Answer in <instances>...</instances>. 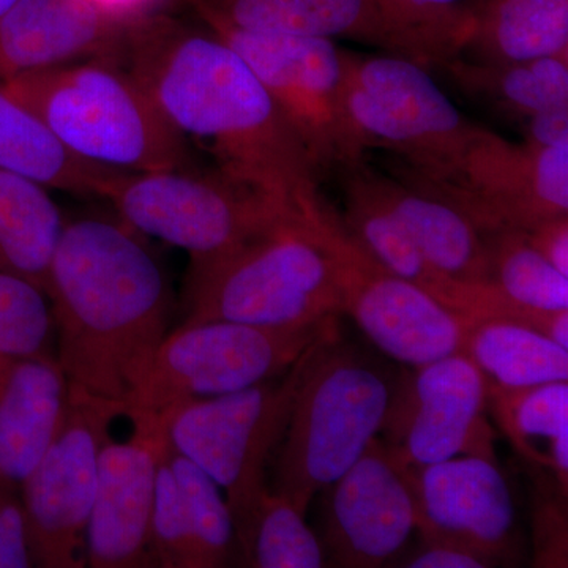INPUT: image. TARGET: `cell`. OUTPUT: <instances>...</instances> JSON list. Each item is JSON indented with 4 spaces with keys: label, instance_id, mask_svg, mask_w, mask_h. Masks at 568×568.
I'll use <instances>...</instances> for the list:
<instances>
[{
    "label": "cell",
    "instance_id": "1",
    "mask_svg": "<svg viewBox=\"0 0 568 568\" xmlns=\"http://www.w3.org/2000/svg\"><path fill=\"white\" fill-rule=\"evenodd\" d=\"M200 21V20H197ZM121 65L213 170L291 212L320 194V174L248 62L200 21L168 10L132 18Z\"/></svg>",
    "mask_w": 568,
    "mask_h": 568
},
{
    "label": "cell",
    "instance_id": "2",
    "mask_svg": "<svg viewBox=\"0 0 568 568\" xmlns=\"http://www.w3.org/2000/svg\"><path fill=\"white\" fill-rule=\"evenodd\" d=\"M54 357L71 392L125 406L170 334L162 263L122 219L63 223L47 291Z\"/></svg>",
    "mask_w": 568,
    "mask_h": 568
},
{
    "label": "cell",
    "instance_id": "3",
    "mask_svg": "<svg viewBox=\"0 0 568 568\" xmlns=\"http://www.w3.org/2000/svg\"><path fill=\"white\" fill-rule=\"evenodd\" d=\"M0 85L85 162L122 173L196 168L192 145L119 62H74Z\"/></svg>",
    "mask_w": 568,
    "mask_h": 568
},
{
    "label": "cell",
    "instance_id": "4",
    "mask_svg": "<svg viewBox=\"0 0 568 568\" xmlns=\"http://www.w3.org/2000/svg\"><path fill=\"white\" fill-rule=\"evenodd\" d=\"M183 324L298 327L343 313L338 256L308 213L287 216L204 274L186 278Z\"/></svg>",
    "mask_w": 568,
    "mask_h": 568
},
{
    "label": "cell",
    "instance_id": "5",
    "mask_svg": "<svg viewBox=\"0 0 568 568\" xmlns=\"http://www.w3.org/2000/svg\"><path fill=\"white\" fill-rule=\"evenodd\" d=\"M395 392L384 373L328 336L313 351L274 455L272 491L306 515L386 425Z\"/></svg>",
    "mask_w": 568,
    "mask_h": 568
},
{
    "label": "cell",
    "instance_id": "6",
    "mask_svg": "<svg viewBox=\"0 0 568 568\" xmlns=\"http://www.w3.org/2000/svg\"><path fill=\"white\" fill-rule=\"evenodd\" d=\"M102 200L138 233L178 246L190 257L186 278L204 274L242 246L297 215L216 170L115 173Z\"/></svg>",
    "mask_w": 568,
    "mask_h": 568
},
{
    "label": "cell",
    "instance_id": "7",
    "mask_svg": "<svg viewBox=\"0 0 568 568\" xmlns=\"http://www.w3.org/2000/svg\"><path fill=\"white\" fill-rule=\"evenodd\" d=\"M347 115L365 152L381 149L428 178H457L484 126L458 110L432 69L406 55L343 50Z\"/></svg>",
    "mask_w": 568,
    "mask_h": 568
},
{
    "label": "cell",
    "instance_id": "8",
    "mask_svg": "<svg viewBox=\"0 0 568 568\" xmlns=\"http://www.w3.org/2000/svg\"><path fill=\"white\" fill-rule=\"evenodd\" d=\"M335 334L317 339L282 376L234 394L179 403L156 416L168 443L222 489L235 541L268 489V463L282 443L306 364L316 346Z\"/></svg>",
    "mask_w": 568,
    "mask_h": 568
},
{
    "label": "cell",
    "instance_id": "9",
    "mask_svg": "<svg viewBox=\"0 0 568 568\" xmlns=\"http://www.w3.org/2000/svg\"><path fill=\"white\" fill-rule=\"evenodd\" d=\"M336 316L298 327L201 321L170 332L148 375L126 403L130 414L160 416L179 403L234 394L284 375Z\"/></svg>",
    "mask_w": 568,
    "mask_h": 568
},
{
    "label": "cell",
    "instance_id": "10",
    "mask_svg": "<svg viewBox=\"0 0 568 568\" xmlns=\"http://www.w3.org/2000/svg\"><path fill=\"white\" fill-rule=\"evenodd\" d=\"M305 207L338 256L343 313L353 317L369 342L413 368L463 353L467 334L480 317L455 312L386 271L351 237L323 194Z\"/></svg>",
    "mask_w": 568,
    "mask_h": 568
},
{
    "label": "cell",
    "instance_id": "11",
    "mask_svg": "<svg viewBox=\"0 0 568 568\" xmlns=\"http://www.w3.org/2000/svg\"><path fill=\"white\" fill-rule=\"evenodd\" d=\"M211 29L263 81L304 142L321 181L365 160L347 115L343 48L336 41Z\"/></svg>",
    "mask_w": 568,
    "mask_h": 568
},
{
    "label": "cell",
    "instance_id": "12",
    "mask_svg": "<svg viewBox=\"0 0 568 568\" xmlns=\"http://www.w3.org/2000/svg\"><path fill=\"white\" fill-rule=\"evenodd\" d=\"M125 406L70 390L62 424L21 484L33 567L82 568L100 452Z\"/></svg>",
    "mask_w": 568,
    "mask_h": 568
},
{
    "label": "cell",
    "instance_id": "13",
    "mask_svg": "<svg viewBox=\"0 0 568 568\" xmlns=\"http://www.w3.org/2000/svg\"><path fill=\"white\" fill-rule=\"evenodd\" d=\"M399 181L454 205L484 235L528 231L568 213V144L511 142L484 129L457 178H428L403 168Z\"/></svg>",
    "mask_w": 568,
    "mask_h": 568
},
{
    "label": "cell",
    "instance_id": "14",
    "mask_svg": "<svg viewBox=\"0 0 568 568\" xmlns=\"http://www.w3.org/2000/svg\"><path fill=\"white\" fill-rule=\"evenodd\" d=\"M488 386L459 353L420 368L392 399L383 432L405 466H425L462 455L496 462Z\"/></svg>",
    "mask_w": 568,
    "mask_h": 568
},
{
    "label": "cell",
    "instance_id": "15",
    "mask_svg": "<svg viewBox=\"0 0 568 568\" xmlns=\"http://www.w3.org/2000/svg\"><path fill=\"white\" fill-rule=\"evenodd\" d=\"M327 489L325 545L335 566L383 567L417 529L406 466L377 437Z\"/></svg>",
    "mask_w": 568,
    "mask_h": 568
},
{
    "label": "cell",
    "instance_id": "16",
    "mask_svg": "<svg viewBox=\"0 0 568 568\" xmlns=\"http://www.w3.org/2000/svg\"><path fill=\"white\" fill-rule=\"evenodd\" d=\"M132 436L104 443L95 499L85 530V562L93 568H149L151 515L164 432L149 414H130Z\"/></svg>",
    "mask_w": 568,
    "mask_h": 568
},
{
    "label": "cell",
    "instance_id": "17",
    "mask_svg": "<svg viewBox=\"0 0 568 568\" xmlns=\"http://www.w3.org/2000/svg\"><path fill=\"white\" fill-rule=\"evenodd\" d=\"M406 469L425 544L454 545L491 566L511 551L514 497L496 462L462 455Z\"/></svg>",
    "mask_w": 568,
    "mask_h": 568
},
{
    "label": "cell",
    "instance_id": "18",
    "mask_svg": "<svg viewBox=\"0 0 568 568\" xmlns=\"http://www.w3.org/2000/svg\"><path fill=\"white\" fill-rule=\"evenodd\" d=\"M336 174L345 200V212L339 215L343 226L386 271L416 284L455 312L474 317H508L538 327L544 312L519 308L493 284L459 282L429 263L388 207L379 185V170L362 160Z\"/></svg>",
    "mask_w": 568,
    "mask_h": 568
},
{
    "label": "cell",
    "instance_id": "19",
    "mask_svg": "<svg viewBox=\"0 0 568 568\" xmlns=\"http://www.w3.org/2000/svg\"><path fill=\"white\" fill-rule=\"evenodd\" d=\"M129 22L95 0H17L0 17V84L92 59L119 62Z\"/></svg>",
    "mask_w": 568,
    "mask_h": 568
},
{
    "label": "cell",
    "instance_id": "20",
    "mask_svg": "<svg viewBox=\"0 0 568 568\" xmlns=\"http://www.w3.org/2000/svg\"><path fill=\"white\" fill-rule=\"evenodd\" d=\"M209 28L351 40L414 59L376 0H182Z\"/></svg>",
    "mask_w": 568,
    "mask_h": 568
},
{
    "label": "cell",
    "instance_id": "21",
    "mask_svg": "<svg viewBox=\"0 0 568 568\" xmlns=\"http://www.w3.org/2000/svg\"><path fill=\"white\" fill-rule=\"evenodd\" d=\"M70 387L54 355H0V481L21 488L54 439Z\"/></svg>",
    "mask_w": 568,
    "mask_h": 568
},
{
    "label": "cell",
    "instance_id": "22",
    "mask_svg": "<svg viewBox=\"0 0 568 568\" xmlns=\"http://www.w3.org/2000/svg\"><path fill=\"white\" fill-rule=\"evenodd\" d=\"M437 70L470 102L518 129L541 112L568 108V55L500 63L457 55Z\"/></svg>",
    "mask_w": 568,
    "mask_h": 568
},
{
    "label": "cell",
    "instance_id": "23",
    "mask_svg": "<svg viewBox=\"0 0 568 568\" xmlns=\"http://www.w3.org/2000/svg\"><path fill=\"white\" fill-rule=\"evenodd\" d=\"M388 207L426 260L459 282H489L488 246L476 224L457 207L379 171Z\"/></svg>",
    "mask_w": 568,
    "mask_h": 568
},
{
    "label": "cell",
    "instance_id": "24",
    "mask_svg": "<svg viewBox=\"0 0 568 568\" xmlns=\"http://www.w3.org/2000/svg\"><path fill=\"white\" fill-rule=\"evenodd\" d=\"M459 55L485 63L568 55V0H477Z\"/></svg>",
    "mask_w": 568,
    "mask_h": 568
},
{
    "label": "cell",
    "instance_id": "25",
    "mask_svg": "<svg viewBox=\"0 0 568 568\" xmlns=\"http://www.w3.org/2000/svg\"><path fill=\"white\" fill-rule=\"evenodd\" d=\"M0 170L24 175L50 190L100 197L119 171L80 159L24 104L0 85ZM122 173V171H121Z\"/></svg>",
    "mask_w": 568,
    "mask_h": 568
},
{
    "label": "cell",
    "instance_id": "26",
    "mask_svg": "<svg viewBox=\"0 0 568 568\" xmlns=\"http://www.w3.org/2000/svg\"><path fill=\"white\" fill-rule=\"evenodd\" d=\"M63 223L50 189L0 170V271L28 280L47 294Z\"/></svg>",
    "mask_w": 568,
    "mask_h": 568
},
{
    "label": "cell",
    "instance_id": "27",
    "mask_svg": "<svg viewBox=\"0 0 568 568\" xmlns=\"http://www.w3.org/2000/svg\"><path fill=\"white\" fill-rule=\"evenodd\" d=\"M463 354L488 387L514 390L568 381V349L521 321L480 317L467 334Z\"/></svg>",
    "mask_w": 568,
    "mask_h": 568
},
{
    "label": "cell",
    "instance_id": "28",
    "mask_svg": "<svg viewBox=\"0 0 568 568\" xmlns=\"http://www.w3.org/2000/svg\"><path fill=\"white\" fill-rule=\"evenodd\" d=\"M488 407L515 450L552 474L567 496L568 381L514 390L488 387Z\"/></svg>",
    "mask_w": 568,
    "mask_h": 568
},
{
    "label": "cell",
    "instance_id": "29",
    "mask_svg": "<svg viewBox=\"0 0 568 568\" xmlns=\"http://www.w3.org/2000/svg\"><path fill=\"white\" fill-rule=\"evenodd\" d=\"M246 566L254 568H321L325 549L306 526L305 515L271 488L254 507L237 540Z\"/></svg>",
    "mask_w": 568,
    "mask_h": 568
},
{
    "label": "cell",
    "instance_id": "30",
    "mask_svg": "<svg viewBox=\"0 0 568 568\" xmlns=\"http://www.w3.org/2000/svg\"><path fill=\"white\" fill-rule=\"evenodd\" d=\"M485 242L489 282L508 302L528 312L568 310V276L538 254L523 231H495Z\"/></svg>",
    "mask_w": 568,
    "mask_h": 568
},
{
    "label": "cell",
    "instance_id": "31",
    "mask_svg": "<svg viewBox=\"0 0 568 568\" xmlns=\"http://www.w3.org/2000/svg\"><path fill=\"white\" fill-rule=\"evenodd\" d=\"M417 62L436 70L462 54L474 29L477 0H376Z\"/></svg>",
    "mask_w": 568,
    "mask_h": 568
},
{
    "label": "cell",
    "instance_id": "32",
    "mask_svg": "<svg viewBox=\"0 0 568 568\" xmlns=\"http://www.w3.org/2000/svg\"><path fill=\"white\" fill-rule=\"evenodd\" d=\"M164 452L189 514L201 568L230 566L237 541L233 515L222 489L200 466L179 454L168 440Z\"/></svg>",
    "mask_w": 568,
    "mask_h": 568
},
{
    "label": "cell",
    "instance_id": "33",
    "mask_svg": "<svg viewBox=\"0 0 568 568\" xmlns=\"http://www.w3.org/2000/svg\"><path fill=\"white\" fill-rule=\"evenodd\" d=\"M48 295L39 286L0 271V355H54Z\"/></svg>",
    "mask_w": 568,
    "mask_h": 568
},
{
    "label": "cell",
    "instance_id": "34",
    "mask_svg": "<svg viewBox=\"0 0 568 568\" xmlns=\"http://www.w3.org/2000/svg\"><path fill=\"white\" fill-rule=\"evenodd\" d=\"M164 437L156 469L155 496L151 515L153 567L201 568L192 525L181 489L164 452Z\"/></svg>",
    "mask_w": 568,
    "mask_h": 568
},
{
    "label": "cell",
    "instance_id": "35",
    "mask_svg": "<svg viewBox=\"0 0 568 568\" xmlns=\"http://www.w3.org/2000/svg\"><path fill=\"white\" fill-rule=\"evenodd\" d=\"M538 497L534 510V551L538 567H567V496Z\"/></svg>",
    "mask_w": 568,
    "mask_h": 568
},
{
    "label": "cell",
    "instance_id": "36",
    "mask_svg": "<svg viewBox=\"0 0 568 568\" xmlns=\"http://www.w3.org/2000/svg\"><path fill=\"white\" fill-rule=\"evenodd\" d=\"M33 567L20 488L0 481V568Z\"/></svg>",
    "mask_w": 568,
    "mask_h": 568
},
{
    "label": "cell",
    "instance_id": "37",
    "mask_svg": "<svg viewBox=\"0 0 568 568\" xmlns=\"http://www.w3.org/2000/svg\"><path fill=\"white\" fill-rule=\"evenodd\" d=\"M523 233L538 254L568 276V213L544 220Z\"/></svg>",
    "mask_w": 568,
    "mask_h": 568
},
{
    "label": "cell",
    "instance_id": "38",
    "mask_svg": "<svg viewBox=\"0 0 568 568\" xmlns=\"http://www.w3.org/2000/svg\"><path fill=\"white\" fill-rule=\"evenodd\" d=\"M410 568H485L493 567L476 552L446 544H425L424 551L403 564Z\"/></svg>",
    "mask_w": 568,
    "mask_h": 568
},
{
    "label": "cell",
    "instance_id": "39",
    "mask_svg": "<svg viewBox=\"0 0 568 568\" xmlns=\"http://www.w3.org/2000/svg\"><path fill=\"white\" fill-rule=\"evenodd\" d=\"M523 141L538 145L568 144V108L541 112L521 126Z\"/></svg>",
    "mask_w": 568,
    "mask_h": 568
},
{
    "label": "cell",
    "instance_id": "40",
    "mask_svg": "<svg viewBox=\"0 0 568 568\" xmlns=\"http://www.w3.org/2000/svg\"><path fill=\"white\" fill-rule=\"evenodd\" d=\"M95 2L119 17L132 20L153 11L168 10V3L173 0H95Z\"/></svg>",
    "mask_w": 568,
    "mask_h": 568
},
{
    "label": "cell",
    "instance_id": "41",
    "mask_svg": "<svg viewBox=\"0 0 568 568\" xmlns=\"http://www.w3.org/2000/svg\"><path fill=\"white\" fill-rule=\"evenodd\" d=\"M14 2H17V0H0V17H2V14L6 13Z\"/></svg>",
    "mask_w": 568,
    "mask_h": 568
}]
</instances>
